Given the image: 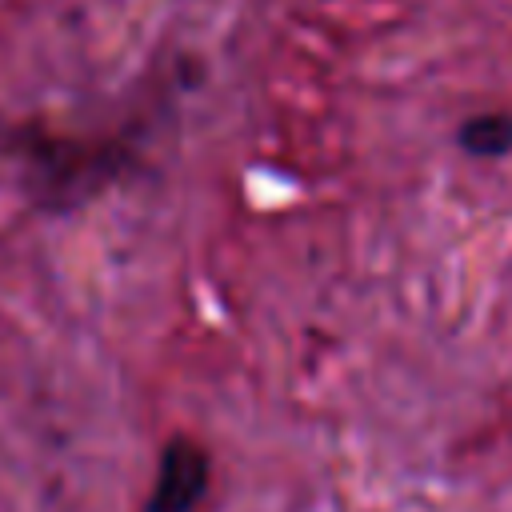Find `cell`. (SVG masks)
<instances>
[{
  "mask_svg": "<svg viewBox=\"0 0 512 512\" xmlns=\"http://www.w3.org/2000/svg\"><path fill=\"white\" fill-rule=\"evenodd\" d=\"M208 452L192 436H172L160 452L148 512H192L208 488Z\"/></svg>",
  "mask_w": 512,
  "mask_h": 512,
  "instance_id": "cell-1",
  "label": "cell"
},
{
  "mask_svg": "<svg viewBox=\"0 0 512 512\" xmlns=\"http://www.w3.org/2000/svg\"><path fill=\"white\" fill-rule=\"evenodd\" d=\"M460 148L472 152V156H504V152H512V116L484 112V116L464 120Z\"/></svg>",
  "mask_w": 512,
  "mask_h": 512,
  "instance_id": "cell-2",
  "label": "cell"
}]
</instances>
